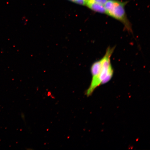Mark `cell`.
Wrapping results in <instances>:
<instances>
[{
	"label": "cell",
	"mask_w": 150,
	"mask_h": 150,
	"mask_svg": "<svg viewBox=\"0 0 150 150\" xmlns=\"http://www.w3.org/2000/svg\"><path fill=\"white\" fill-rule=\"evenodd\" d=\"M92 1L104 5L107 0H92Z\"/></svg>",
	"instance_id": "5"
},
{
	"label": "cell",
	"mask_w": 150,
	"mask_h": 150,
	"mask_svg": "<svg viewBox=\"0 0 150 150\" xmlns=\"http://www.w3.org/2000/svg\"><path fill=\"white\" fill-rule=\"evenodd\" d=\"M114 50V47H109L102 59L92 65L91 81L86 92L88 97L92 94L98 86L106 83L111 79L114 71L111 64V57Z\"/></svg>",
	"instance_id": "1"
},
{
	"label": "cell",
	"mask_w": 150,
	"mask_h": 150,
	"mask_svg": "<svg viewBox=\"0 0 150 150\" xmlns=\"http://www.w3.org/2000/svg\"><path fill=\"white\" fill-rule=\"evenodd\" d=\"M127 4L118 0H107L104 5L105 14L121 22L126 30L132 33V25L125 10Z\"/></svg>",
	"instance_id": "2"
},
{
	"label": "cell",
	"mask_w": 150,
	"mask_h": 150,
	"mask_svg": "<svg viewBox=\"0 0 150 150\" xmlns=\"http://www.w3.org/2000/svg\"><path fill=\"white\" fill-rule=\"evenodd\" d=\"M86 6L94 12L105 14L104 5L95 2L92 0H87Z\"/></svg>",
	"instance_id": "3"
},
{
	"label": "cell",
	"mask_w": 150,
	"mask_h": 150,
	"mask_svg": "<svg viewBox=\"0 0 150 150\" xmlns=\"http://www.w3.org/2000/svg\"><path fill=\"white\" fill-rule=\"evenodd\" d=\"M72 2L81 5L86 6L87 0H68Z\"/></svg>",
	"instance_id": "4"
}]
</instances>
